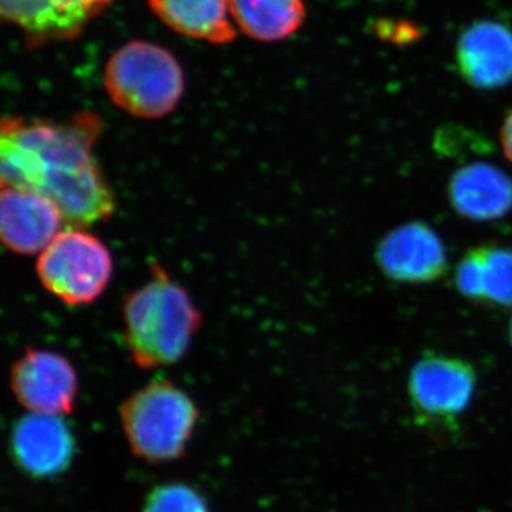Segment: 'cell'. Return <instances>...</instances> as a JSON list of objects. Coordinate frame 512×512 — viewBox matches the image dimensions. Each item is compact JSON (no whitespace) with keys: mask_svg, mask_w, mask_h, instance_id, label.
I'll return each mask as SVG.
<instances>
[{"mask_svg":"<svg viewBox=\"0 0 512 512\" xmlns=\"http://www.w3.org/2000/svg\"><path fill=\"white\" fill-rule=\"evenodd\" d=\"M104 87L119 109L137 119H163L183 99V67L173 53L154 43L121 46L104 69Z\"/></svg>","mask_w":512,"mask_h":512,"instance_id":"3957f363","label":"cell"},{"mask_svg":"<svg viewBox=\"0 0 512 512\" xmlns=\"http://www.w3.org/2000/svg\"><path fill=\"white\" fill-rule=\"evenodd\" d=\"M376 264L400 284H430L447 272V251L437 232L424 222L393 229L377 244Z\"/></svg>","mask_w":512,"mask_h":512,"instance_id":"ba28073f","label":"cell"},{"mask_svg":"<svg viewBox=\"0 0 512 512\" xmlns=\"http://www.w3.org/2000/svg\"><path fill=\"white\" fill-rule=\"evenodd\" d=\"M510 336H511V343H512V319H511V325H510Z\"/></svg>","mask_w":512,"mask_h":512,"instance_id":"d6986e66","label":"cell"},{"mask_svg":"<svg viewBox=\"0 0 512 512\" xmlns=\"http://www.w3.org/2000/svg\"><path fill=\"white\" fill-rule=\"evenodd\" d=\"M141 512H210V508L190 485L171 483L154 488Z\"/></svg>","mask_w":512,"mask_h":512,"instance_id":"e0dca14e","label":"cell"},{"mask_svg":"<svg viewBox=\"0 0 512 512\" xmlns=\"http://www.w3.org/2000/svg\"><path fill=\"white\" fill-rule=\"evenodd\" d=\"M476 384V370L466 360L429 353L410 372L409 394L423 419L451 421L467 409Z\"/></svg>","mask_w":512,"mask_h":512,"instance_id":"52a82bcc","label":"cell"},{"mask_svg":"<svg viewBox=\"0 0 512 512\" xmlns=\"http://www.w3.org/2000/svg\"><path fill=\"white\" fill-rule=\"evenodd\" d=\"M456 66L464 82L478 90H498L512 82V30L480 20L458 37Z\"/></svg>","mask_w":512,"mask_h":512,"instance_id":"8fae6325","label":"cell"},{"mask_svg":"<svg viewBox=\"0 0 512 512\" xmlns=\"http://www.w3.org/2000/svg\"><path fill=\"white\" fill-rule=\"evenodd\" d=\"M10 447L15 463L33 478H52L69 468L76 441L60 416L30 413L12 429Z\"/></svg>","mask_w":512,"mask_h":512,"instance_id":"30bf717a","label":"cell"},{"mask_svg":"<svg viewBox=\"0 0 512 512\" xmlns=\"http://www.w3.org/2000/svg\"><path fill=\"white\" fill-rule=\"evenodd\" d=\"M36 272L43 288L59 301L90 305L109 288L114 261L99 237L83 228H69L40 252Z\"/></svg>","mask_w":512,"mask_h":512,"instance_id":"5b68a950","label":"cell"},{"mask_svg":"<svg viewBox=\"0 0 512 512\" xmlns=\"http://www.w3.org/2000/svg\"><path fill=\"white\" fill-rule=\"evenodd\" d=\"M451 208L466 220H501L512 210V180L493 164L464 165L451 175L447 187Z\"/></svg>","mask_w":512,"mask_h":512,"instance_id":"4fadbf2b","label":"cell"},{"mask_svg":"<svg viewBox=\"0 0 512 512\" xmlns=\"http://www.w3.org/2000/svg\"><path fill=\"white\" fill-rule=\"evenodd\" d=\"M500 143L504 157L512 164V110L505 117L503 126H501Z\"/></svg>","mask_w":512,"mask_h":512,"instance_id":"ac0fdd59","label":"cell"},{"mask_svg":"<svg viewBox=\"0 0 512 512\" xmlns=\"http://www.w3.org/2000/svg\"><path fill=\"white\" fill-rule=\"evenodd\" d=\"M454 282L470 301L512 308V249L495 245L470 249L458 262Z\"/></svg>","mask_w":512,"mask_h":512,"instance_id":"5bb4252c","label":"cell"},{"mask_svg":"<svg viewBox=\"0 0 512 512\" xmlns=\"http://www.w3.org/2000/svg\"><path fill=\"white\" fill-rule=\"evenodd\" d=\"M197 404L170 380H154L128 396L120 420L131 451L150 463L183 457L197 421Z\"/></svg>","mask_w":512,"mask_h":512,"instance_id":"277c9868","label":"cell"},{"mask_svg":"<svg viewBox=\"0 0 512 512\" xmlns=\"http://www.w3.org/2000/svg\"><path fill=\"white\" fill-rule=\"evenodd\" d=\"M10 389L30 413L62 417L76 406L79 377L67 357L32 348L13 363Z\"/></svg>","mask_w":512,"mask_h":512,"instance_id":"8992f818","label":"cell"},{"mask_svg":"<svg viewBox=\"0 0 512 512\" xmlns=\"http://www.w3.org/2000/svg\"><path fill=\"white\" fill-rule=\"evenodd\" d=\"M228 3L231 18L239 29L259 42L288 39L305 23V0H228Z\"/></svg>","mask_w":512,"mask_h":512,"instance_id":"2e32d148","label":"cell"},{"mask_svg":"<svg viewBox=\"0 0 512 512\" xmlns=\"http://www.w3.org/2000/svg\"><path fill=\"white\" fill-rule=\"evenodd\" d=\"M113 0H0L3 19L18 26L32 45L72 39Z\"/></svg>","mask_w":512,"mask_h":512,"instance_id":"7c38bea8","label":"cell"},{"mask_svg":"<svg viewBox=\"0 0 512 512\" xmlns=\"http://www.w3.org/2000/svg\"><path fill=\"white\" fill-rule=\"evenodd\" d=\"M123 320L128 353L148 370L175 365L187 355L202 315L187 289L153 264L146 284L124 296Z\"/></svg>","mask_w":512,"mask_h":512,"instance_id":"7a4b0ae2","label":"cell"},{"mask_svg":"<svg viewBox=\"0 0 512 512\" xmlns=\"http://www.w3.org/2000/svg\"><path fill=\"white\" fill-rule=\"evenodd\" d=\"M66 225L55 202L25 188L2 187L0 235L10 252L39 255Z\"/></svg>","mask_w":512,"mask_h":512,"instance_id":"9c48e42d","label":"cell"},{"mask_svg":"<svg viewBox=\"0 0 512 512\" xmlns=\"http://www.w3.org/2000/svg\"><path fill=\"white\" fill-rule=\"evenodd\" d=\"M157 18L180 35L212 45L234 42L228 0H148Z\"/></svg>","mask_w":512,"mask_h":512,"instance_id":"9a60e30c","label":"cell"},{"mask_svg":"<svg viewBox=\"0 0 512 512\" xmlns=\"http://www.w3.org/2000/svg\"><path fill=\"white\" fill-rule=\"evenodd\" d=\"M101 130L103 120L92 111L63 121L5 117L0 131L2 187L49 198L69 228L109 220L116 195L94 156Z\"/></svg>","mask_w":512,"mask_h":512,"instance_id":"6da1fadb","label":"cell"}]
</instances>
